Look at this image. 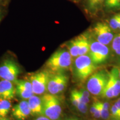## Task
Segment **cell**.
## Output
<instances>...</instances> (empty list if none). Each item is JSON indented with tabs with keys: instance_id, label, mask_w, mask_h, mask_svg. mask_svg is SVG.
Returning a JSON list of instances; mask_svg holds the SVG:
<instances>
[{
	"instance_id": "6da1fadb",
	"label": "cell",
	"mask_w": 120,
	"mask_h": 120,
	"mask_svg": "<svg viewBox=\"0 0 120 120\" xmlns=\"http://www.w3.org/2000/svg\"><path fill=\"white\" fill-rule=\"evenodd\" d=\"M72 57L68 49H60L50 56L45 64L46 70L52 73H62L70 70Z\"/></svg>"
},
{
	"instance_id": "7a4b0ae2",
	"label": "cell",
	"mask_w": 120,
	"mask_h": 120,
	"mask_svg": "<svg viewBox=\"0 0 120 120\" xmlns=\"http://www.w3.org/2000/svg\"><path fill=\"white\" fill-rule=\"evenodd\" d=\"M74 77L80 82H84L94 72L97 66L94 64L88 55L79 56L73 64Z\"/></svg>"
},
{
	"instance_id": "3957f363",
	"label": "cell",
	"mask_w": 120,
	"mask_h": 120,
	"mask_svg": "<svg viewBox=\"0 0 120 120\" xmlns=\"http://www.w3.org/2000/svg\"><path fill=\"white\" fill-rule=\"evenodd\" d=\"M42 103L43 116L51 120H58L62 113L60 98L57 95L44 94L41 97Z\"/></svg>"
},
{
	"instance_id": "277c9868",
	"label": "cell",
	"mask_w": 120,
	"mask_h": 120,
	"mask_svg": "<svg viewBox=\"0 0 120 120\" xmlns=\"http://www.w3.org/2000/svg\"><path fill=\"white\" fill-rule=\"evenodd\" d=\"M109 72L102 70L94 72L88 79L87 90L94 96H101L109 79Z\"/></svg>"
},
{
	"instance_id": "5b68a950",
	"label": "cell",
	"mask_w": 120,
	"mask_h": 120,
	"mask_svg": "<svg viewBox=\"0 0 120 120\" xmlns=\"http://www.w3.org/2000/svg\"><path fill=\"white\" fill-rule=\"evenodd\" d=\"M50 72L47 70L31 73L28 76L34 94L42 95L47 91V84Z\"/></svg>"
},
{
	"instance_id": "8992f818",
	"label": "cell",
	"mask_w": 120,
	"mask_h": 120,
	"mask_svg": "<svg viewBox=\"0 0 120 120\" xmlns=\"http://www.w3.org/2000/svg\"><path fill=\"white\" fill-rule=\"evenodd\" d=\"M88 56L96 66L103 64L109 58V48L107 45H103L97 41H92L90 43Z\"/></svg>"
},
{
	"instance_id": "52a82bcc",
	"label": "cell",
	"mask_w": 120,
	"mask_h": 120,
	"mask_svg": "<svg viewBox=\"0 0 120 120\" xmlns=\"http://www.w3.org/2000/svg\"><path fill=\"white\" fill-rule=\"evenodd\" d=\"M21 68L16 61L7 58L0 64V79L15 82L20 74Z\"/></svg>"
},
{
	"instance_id": "ba28073f",
	"label": "cell",
	"mask_w": 120,
	"mask_h": 120,
	"mask_svg": "<svg viewBox=\"0 0 120 120\" xmlns=\"http://www.w3.org/2000/svg\"><path fill=\"white\" fill-rule=\"evenodd\" d=\"M68 82V77L64 73H51L47 84V91L49 94L57 95L66 90Z\"/></svg>"
},
{
	"instance_id": "9c48e42d",
	"label": "cell",
	"mask_w": 120,
	"mask_h": 120,
	"mask_svg": "<svg viewBox=\"0 0 120 120\" xmlns=\"http://www.w3.org/2000/svg\"><path fill=\"white\" fill-rule=\"evenodd\" d=\"M92 32L95 40L105 45L112 42L115 37L111 28L104 22H97L94 26Z\"/></svg>"
},
{
	"instance_id": "30bf717a",
	"label": "cell",
	"mask_w": 120,
	"mask_h": 120,
	"mask_svg": "<svg viewBox=\"0 0 120 120\" xmlns=\"http://www.w3.org/2000/svg\"><path fill=\"white\" fill-rule=\"evenodd\" d=\"M15 83L16 85V94L19 98L28 100L34 94L32 85L28 80L17 79Z\"/></svg>"
},
{
	"instance_id": "8fae6325",
	"label": "cell",
	"mask_w": 120,
	"mask_h": 120,
	"mask_svg": "<svg viewBox=\"0 0 120 120\" xmlns=\"http://www.w3.org/2000/svg\"><path fill=\"white\" fill-rule=\"evenodd\" d=\"M11 115L15 120H25L31 115L27 100H22L12 107Z\"/></svg>"
},
{
	"instance_id": "7c38bea8",
	"label": "cell",
	"mask_w": 120,
	"mask_h": 120,
	"mask_svg": "<svg viewBox=\"0 0 120 120\" xmlns=\"http://www.w3.org/2000/svg\"><path fill=\"white\" fill-rule=\"evenodd\" d=\"M16 95V88L12 82L5 79L0 81V100L10 101Z\"/></svg>"
},
{
	"instance_id": "4fadbf2b",
	"label": "cell",
	"mask_w": 120,
	"mask_h": 120,
	"mask_svg": "<svg viewBox=\"0 0 120 120\" xmlns=\"http://www.w3.org/2000/svg\"><path fill=\"white\" fill-rule=\"evenodd\" d=\"M27 101L30 113L32 116H43L42 103L41 97L34 94L28 99Z\"/></svg>"
},
{
	"instance_id": "5bb4252c",
	"label": "cell",
	"mask_w": 120,
	"mask_h": 120,
	"mask_svg": "<svg viewBox=\"0 0 120 120\" xmlns=\"http://www.w3.org/2000/svg\"><path fill=\"white\" fill-rule=\"evenodd\" d=\"M120 70L117 67H113L110 72L109 77L111 79L113 86V97L118 96L120 94Z\"/></svg>"
},
{
	"instance_id": "9a60e30c",
	"label": "cell",
	"mask_w": 120,
	"mask_h": 120,
	"mask_svg": "<svg viewBox=\"0 0 120 120\" xmlns=\"http://www.w3.org/2000/svg\"><path fill=\"white\" fill-rule=\"evenodd\" d=\"M79 37V56L87 55L90 49L91 41L85 34H81Z\"/></svg>"
},
{
	"instance_id": "2e32d148",
	"label": "cell",
	"mask_w": 120,
	"mask_h": 120,
	"mask_svg": "<svg viewBox=\"0 0 120 120\" xmlns=\"http://www.w3.org/2000/svg\"><path fill=\"white\" fill-rule=\"evenodd\" d=\"M79 37H76L75 38L71 40L67 43V49L71 55L72 57L75 58L79 56Z\"/></svg>"
},
{
	"instance_id": "e0dca14e",
	"label": "cell",
	"mask_w": 120,
	"mask_h": 120,
	"mask_svg": "<svg viewBox=\"0 0 120 120\" xmlns=\"http://www.w3.org/2000/svg\"><path fill=\"white\" fill-rule=\"evenodd\" d=\"M106 0H86V6L90 12L94 13L101 9Z\"/></svg>"
},
{
	"instance_id": "ac0fdd59",
	"label": "cell",
	"mask_w": 120,
	"mask_h": 120,
	"mask_svg": "<svg viewBox=\"0 0 120 120\" xmlns=\"http://www.w3.org/2000/svg\"><path fill=\"white\" fill-rule=\"evenodd\" d=\"M11 109V103L10 100H0V118L7 116Z\"/></svg>"
},
{
	"instance_id": "d6986e66",
	"label": "cell",
	"mask_w": 120,
	"mask_h": 120,
	"mask_svg": "<svg viewBox=\"0 0 120 120\" xmlns=\"http://www.w3.org/2000/svg\"><path fill=\"white\" fill-rule=\"evenodd\" d=\"M101 96L106 98H113V86L111 79L109 77V81L103 90Z\"/></svg>"
},
{
	"instance_id": "ffe728a7",
	"label": "cell",
	"mask_w": 120,
	"mask_h": 120,
	"mask_svg": "<svg viewBox=\"0 0 120 120\" xmlns=\"http://www.w3.org/2000/svg\"><path fill=\"white\" fill-rule=\"evenodd\" d=\"M112 47L115 53L120 57V34L114 37L112 41Z\"/></svg>"
},
{
	"instance_id": "44dd1931",
	"label": "cell",
	"mask_w": 120,
	"mask_h": 120,
	"mask_svg": "<svg viewBox=\"0 0 120 120\" xmlns=\"http://www.w3.org/2000/svg\"><path fill=\"white\" fill-rule=\"evenodd\" d=\"M104 4L107 10H117L120 8V0H106Z\"/></svg>"
},
{
	"instance_id": "7402d4cb",
	"label": "cell",
	"mask_w": 120,
	"mask_h": 120,
	"mask_svg": "<svg viewBox=\"0 0 120 120\" xmlns=\"http://www.w3.org/2000/svg\"><path fill=\"white\" fill-rule=\"evenodd\" d=\"M111 116L114 120H120V109L115 105L111 108Z\"/></svg>"
},
{
	"instance_id": "603a6c76",
	"label": "cell",
	"mask_w": 120,
	"mask_h": 120,
	"mask_svg": "<svg viewBox=\"0 0 120 120\" xmlns=\"http://www.w3.org/2000/svg\"><path fill=\"white\" fill-rule=\"evenodd\" d=\"M98 103L99 107H100V112H101V117L103 120H107L109 117V110L103 109V108L101 107V105H100V101H98Z\"/></svg>"
},
{
	"instance_id": "cb8c5ba5",
	"label": "cell",
	"mask_w": 120,
	"mask_h": 120,
	"mask_svg": "<svg viewBox=\"0 0 120 120\" xmlns=\"http://www.w3.org/2000/svg\"><path fill=\"white\" fill-rule=\"evenodd\" d=\"M109 26L111 28L112 30H118V19L116 17V16H114L110 19L109 22Z\"/></svg>"
},
{
	"instance_id": "d4e9b609",
	"label": "cell",
	"mask_w": 120,
	"mask_h": 120,
	"mask_svg": "<svg viewBox=\"0 0 120 120\" xmlns=\"http://www.w3.org/2000/svg\"><path fill=\"white\" fill-rule=\"evenodd\" d=\"M97 109V102L96 101L93 103L92 105L91 106V108H90V112H91V113L93 115L94 113V112L96 111Z\"/></svg>"
},
{
	"instance_id": "484cf974",
	"label": "cell",
	"mask_w": 120,
	"mask_h": 120,
	"mask_svg": "<svg viewBox=\"0 0 120 120\" xmlns=\"http://www.w3.org/2000/svg\"><path fill=\"white\" fill-rule=\"evenodd\" d=\"M79 90V92H80L82 94H83L84 96L88 97V98H90V93L89 92V91H88L87 90L84 89V88H81V89Z\"/></svg>"
},
{
	"instance_id": "4316f807",
	"label": "cell",
	"mask_w": 120,
	"mask_h": 120,
	"mask_svg": "<svg viewBox=\"0 0 120 120\" xmlns=\"http://www.w3.org/2000/svg\"><path fill=\"white\" fill-rule=\"evenodd\" d=\"M100 105H101V107L103 108V109H108V110H109V102H101L100 101Z\"/></svg>"
},
{
	"instance_id": "83f0119b",
	"label": "cell",
	"mask_w": 120,
	"mask_h": 120,
	"mask_svg": "<svg viewBox=\"0 0 120 120\" xmlns=\"http://www.w3.org/2000/svg\"><path fill=\"white\" fill-rule=\"evenodd\" d=\"M34 120H51L50 119H49V118L46 117V116H38V117H37L35 119H34Z\"/></svg>"
},
{
	"instance_id": "f1b7e54d",
	"label": "cell",
	"mask_w": 120,
	"mask_h": 120,
	"mask_svg": "<svg viewBox=\"0 0 120 120\" xmlns=\"http://www.w3.org/2000/svg\"><path fill=\"white\" fill-rule=\"evenodd\" d=\"M115 105V106H116L118 108H119V109H120V98H118L117 101L115 102V104H114Z\"/></svg>"
},
{
	"instance_id": "f546056e",
	"label": "cell",
	"mask_w": 120,
	"mask_h": 120,
	"mask_svg": "<svg viewBox=\"0 0 120 120\" xmlns=\"http://www.w3.org/2000/svg\"><path fill=\"white\" fill-rule=\"evenodd\" d=\"M0 120H11L9 119V118H7L6 117H4V118H0Z\"/></svg>"
},
{
	"instance_id": "4dcf8cb0",
	"label": "cell",
	"mask_w": 120,
	"mask_h": 120,
	"mask_svg": "<svg viewBox=\"0 0 120 120\" xmlns=\"http://www.w3.org/2000/svg\"><path fill=\"white\" fill-rule=\"evenodd\" d=\"M64 120H73V118H66Z\"/></svg>"
},
{
	"instance_id": "1f68e13d",
	"label": "cell",
	"mask_w": 120,
	"mask_h": 120,
	"mask_svg": "<svg viewBox=\"0 0 120 120\" xmlns=\"http://www.w3.org/2000/svg\"><path fill=\"white\" fill-rule=\"evenodd\" d=\"M117 15V16H118V17L120 19V14H118V15Z\"/></svg>"
},
{
	"instance_id": "d6a6232c",
	"label": "cell",
	"mask_w": 120,
	"mask_h": 120,
	"mask_svg": "<svg viewBox=\"0 0 120 120\" xmlns=\"http://www.w3.org/2000/svg\"><path fill=\"white\" fill-rule=\"evenodd\" d=\"M73 120H79L77 119V118H73Z\"/></svg>"
},
{
	"instance_id": "836d02e7",
	"label": "cell",
	"mask_w": 120,
	"mask_h": 120,
	"mask_svg": "<svg viewBox=\"0 0 120 120\" xmlns=\"http://www.w3.org/2000/svg\"><path fill=\"white\" fill-rule=\"evenodd\" d=\"M119 75H120V70L119 71Z\"/></svg>"
},
{
	"instance_id": "e575fe53",
	"label": "cell",
	"mask_w": 120,
	"mask_h": 120,
	"mask_svg": "<svg viewBox=\"0 0 120 120\" xmlns=\"http://www.w3.org/2000/svg\"><path fill=\"white\" fill-rule=\"evenodd\" d=\"M0 20H1V17H0Z\"/></svg>"
},
{
	"instance_id": "d590c367",
	"label": "cell",
	"mask_w": 120,
	"mask_h": 120,
	"mask_svg": "<svg viewBox=\"0 0 120 120\" xmlns=\"http://www.w3.org/2000/svg\"></svg>"
}]
</instances>
